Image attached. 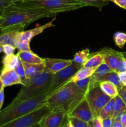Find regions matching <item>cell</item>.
<instances>
[{
    "instance_id": "obj_1",
    "label": "cell",
    "mask_w": 126,
    "mask_h": 127,
    "mask_svg": "<svg viewBox=\"0 0 126 127\" xmlns=\"http://www.w3.org/2000/svg\"><path fill=\"white\" fill-rule=\"evenodd\" d=\"M56 14L41 7L21 4L16 1L7 7L0 17V32H22L35 21L55 17Z\"/></svg>"
},
{
    "instance_id": "obj_2",
    "label": "cell",
    "mask_w": 126,
    "mask_h": 127,
    "mask_svg": "<svg viewBox=\"0 0 126 127\" xmlns=\"http://www.w3.org/2000/svg\"><path fill=\"white\" fill-rule=\"evenodd\" d=\"M86 92L82 90L74 82H67L51 93L46 100V105L50 109L62 106L68 114L85 97Z\"/></svg>"
},
{
    "instance_id": "obj_3",
    "label": "cell",
    "mask_w": 126,
    "mask_h": 127,
    "mask_svg": "<svg viewBox=\"0 0 126 127\" xmlns=\"http://www.w3.org/2000/svg\"><path fill=\"white\" fill-rule=\"evenodd\" d=\"M49 94L46 92L15 105H9L0 112V126L46 105V100Z\"/></svg>"
},
{
    "instance_id": "obj_4",
    "label": "cell",
    "mask_w": 126,
    "mask_h": 127,
    "mask_svg": "<svg viewBox=\"0 0 126 127\" xmlns=\"http://www.w3.org/2000/svg\"><path fill=\"white\" fill-rule=\"evenodd\" d=\"M52 78L53 74L44 71L39 75L30 79L27 85L22 86L17 95L9 105H15L20 102L48 92L51 83Z\"/></svg>"
},
{
    "instance_id": "obj_5",
    "label": "cell",
    "mask_w": 126,
    "mask_h": 127,
    "mask_svg": "<svg viewBox=\"0 0 126 127\" xmlns=\"http://www.w3.org/2000/svg\"><path fill=\"white\" fill-rule=\"evenodd\" d=\"M16 2L26 6L41 7L56 14L87 6L86 4L77 0H17Z\"/></svg>"
},
{
    "instance_id": "obj_6",
    "label": "cell",
    "mask_w": 126,
    "mask_h": 127,
    "mask_svg": "<svg viewBox=\"0 0 126 127\" xmlns=\"http://www.w3.org/2000/svg\"><path fill=\"white\" fill-rule=\"evenodd\" d=\"M50 110L46 105H44L29 114L1 125L0 127H34L38 125L42 118Z\"/></svg>"
},
{
    "instance_id": "obj_7",
    "label": "cell",
    "mask_w": 126,
    "mask_h": 127,
    "mask_svg": "<svg viewBox=\"0 0 126 127\" xmlns=\"http://www.w3.org/2000/svg\"><path fill=\"white\" fill-rule=\"evenodd\" d=\"M85 98L90 105L94 118L100 117L102 109L112 99L101 90L99 84L88 91Z\"/></svg>"
},
{
    "instance_id": "obj_8",
    "label": "cell",
    "mask_w": 126,
    "mask_h": 127,
    "mask_svg": "<svg viewBox=\"0 0 126 127\" xmlns=\"http://www.w3.org/2000/svg\"><path fill=\"white\" fill-rule=\"evenodd\" d=\"M82 67H83V65L72 62L70 65L57 72L55 74H53L51 83L48 91V93H52L66 83L70 81Z\"/></svg>"
},
{
    "instance_id": "obj_9",
    "label": "cell",
    "mask_w": 126,
    "mask_h": 127,
    "mask_svg": "<svg viewBox=\"0 0 126 127\" xmlns=\"http://www.w3.org/2000/svg\"><path fill=\"white\" fill-rule=\"evenodd\" d=\"M67 114L63 107L58 106L51 109L42 119L39 127H64L68 122Z\"/></svg>"
},
{
    "instance_id": "obj_10",
    "label": "cell",
    "mask_w": 126,
    "mask_h": 127,
    "mask_svg": "<svg viewBox=\"0 0 126 127\" xmlns=\"http://www.w3.org/2000/svg\"><path fill=\"white\" fill-rule=\"evenodd\" d=\"M69 117H75L89 123L94 119L92 111L85 97L68 114Z\"/></svg>"
},
{
    "instance_id": "obj_11",
    "label": "cell",
    "mask_w": 126,
    "mask_h": 127,
    "mask_svg": "<svg viewBox=\"0 0 126 127\" xmlns=\"http://www.w3.org/2000/svg\"><path fill=\"white\" fill-rule=\"evenodd\" d=\"M100 52L103 56L105 63L112 71L117 72L119 62L121 58L124 57L122 52H118L109 48H103Z\"/></svg>"
},
{
    "instance_id": "obj_12",
    "label": "cell",
    "mask_w": 126,
    "mask_h": 127,
    "mask_svg": "<svg viewBox=\"0 0 126 127\" xmlns=\"http://www.w3.org/2000/svg\"><path fill=\"white\" fill-rule=\"evenodd\" d=\"M56 19V16L54 17L53 19L49 22H47L45 24L43 25V26H39L35 29H32L28 30V31H22V32H18L16 36V38H17V42H22V41H25V42H30L31 40L35 36L38 35L40 34L41 33L43 32L46 29L49 28L51 27H53L54 25L53 24V22Z\"/></svg>"
},
{
    "instance_id": "obj_13",
    "label": "cell",
    "mask_w": 126,
    "mask_h": 127,
    "mask_svg": "<svg viewBox=\"0 0 126 127\" xmlns=\"http://www.w3.org/2000/svg\"><path fill=\"white\" fill-rule=\"evenodd\" d=\"M72 60H63L57 58H44V71L51 74H55L72 63Z\"/></svg>"
},
{
    "instance_id": "obj_14",
    "label": "cell",
    "mask_w": 126,
    "mask_h": 127,
    "mask_svg": "<svg viewBox=\"0 0 126 127\" xmlns=\"http://www.w3.org/2000/svg\"><path fill=\"white\" fill-rule=\"evenodd\" d=\"M0 81L4 88L16 84H22L21 79L14 69H8L2 68L0 73Z\"/></svg>"
},
{
    "instance_id": "obj_15",
    "label": "cell",
    "mask_w": 126,
    "mask_h": 127,
    "mask_svg": "<svg viewBox=\"0 0 126 127\" xmlns=\"http://www.w3.org/2000/svg\"><path fill=\"white\" fill-rule=\"evenodd\" d=\"M26 78L28 80L39 75L44 71V63L40 64H30V63L22 62Z\"/></svg>"
},
{
    "instance_id": "obj_16",
    "label": "cell",
    "mask_w": 126,
    "mask_h": 127,
    "mask_svg": "<svg viewBox=\"0 0 126 127\" xmlns=\"http://www.w3.org/2000/svg\"><path fill=\"white\" fill-rule=\"evenodd\" d=\"M17 55L22 62L30 64L44 63V58H41L32 51H19Z\"/></svg>"
},
{
    "instance_id": "obj_17",
    "label": "cell",
    "mask_w": 126,
    "mask_h": 127,
    "mask_svg": "<svg viewBox=\"0 0 126 127\" xmlns=\"http://www.w3.org/2000/svg\"><path fill=\"white\" fill-rule=\"evenodd\" d=\"M104 62L105 61H104L103 56L102 55V54L100 53V52H96V53H93L90 55L87 61L83 66L96 69Z\"/></svg>"
},
{
    "instance_id": "obj_18",
    "label": "cell",
    "mask_w": 126,
    "mask_h": 127,
    "mask_svg": "<svg viewBox=\"0 0 126 127\" xmlns=\"http://www.w3.org/2000/svg\"><path fill=\"white\" fill-rule=\"evenodd\" d=\"M18 32L16 31H10V32H1L0 33V45H11L16 47L17 43V36Z\"/></svg>"
},
{
    "instance_id": "obj_19",
    "label": "cell",
    "mask_w": 126,
    "mask_h": 127,
    "mask_svg": "<svg viewBox=\"0 0 126 127\" xmlns=\"http://www.w3.org/2000/svg\"><path fill=\"white\" fill-rule=\"evenodd\" d=\"M21 61L17 55H6L2 59V68L8 69H15Z\"/></svg>"
},
{
    "instance_id": "obj_20",
    "label": "cell",
    "mask_w": 126,
    "mask_h": 127,
    "mask_svg": "<svg viewBox=\"0 0 126 127\" xmlns=\"http://www.w3.org/2000/svg\"><path fill=\"white\" fill-rule=\"evenodd\" d=\"M101 81L109 82V83L114 84L118 90H119L124 86L122 83H121V80H120L118 73L116 71L109 72V73L106 74L101 78L100 82Z\"/></svg>"
},
{
    "instance_id": "obj_21",
    "label": "cell",
    "mask_w": 126,
    "mask_h": 127,
    "mask_svg": "<svg viewBox=\"0 0 126 127\" xmlns=\"http://www.w3.org/2000/svg\"><path fill=\"white\" fill-rule=\"evenodd\" d=\"M100 88L101 90L108 96L111 97H115L116 95H118L119 90L116 88L114 84L107 81H101L100 82Z\"/></svg>"
},
{
    "instance_id": "obj_22",
    "label": "cell",
    "mask_w": 126,
    "mask_h": 127,
    "mask_svg": "<svg viewBox=\"0 0 126 127\" xmlns=\"http://www.w3.org/2000/svg\"><path fill=\"white\" fill-rule=\"evenodd\" d=\"M114 71H112L106 63L104 62L103 63L101 64L100 66L96 68V69L95 70L94 74L91 76V78H92L93 81L95 83H100V79L102 78L103 76H105V74H107V73H109V72Z\"/></svg>"
},
{
    "instance_id": "obj_23",
    "label": "cell",
    "mask_w": 126,
    "mask_h": 127,
    "mask_svg": "<svg viewBox=\"0 0 126 127\" xmlns=\"http://www.w3.org/2000/svg\"><path fill=\"white\" fill-rule=\"evenodd\" d=\"M96 69L94 68H89L86 67H82L79 71L76 73V74L73 76L71 79V81L75 82L76 81L80 80V79H84L85 78H87L88 77L91 76L95 73V70Z\"/></svg>"
},
{
    "instance_id": "obj_24",
    "label": "cell",
    "mask_w": 126,
    "mask_h": 127,
    "mask_svg": "<svg viewBox=\"0 0 126 127\" xmlns=\"http://www.w3.org/2000/svg\"><path fill=\"white\" fill-rule=\"evenodd\" d=\"M74 83L76 84L79 88H80L82 90L87 93L88 91L90 90L91 88H94L96 86L98 85L100 83H95L93 81L91 76L88 77L84 79H80L75 81Z\"/></svg>"
},
{
    "instance_id": "obj_25",
    "label": "cell",
    "mask_w": 126,
    "mask_h": 127,
    "mask_svg": "<svg viewBox=\"0 0 126 127\" xmlns=\"http://www.w3.org/2000/svg\"><path fill=\"white\" fill-rule=\"evenodd\" d=\"M114 97H112L107 104H106L103 109L101 110L99 117L101 119L112 118L114 111Z\"/></svg>"
},
{
    "instance_id": "obj_26",
    "label": "cell",
    "mask_w": 126,
    "mask_h": 127,
    "mask_svg": "<svg viewBox=\"0 0 126 127\" xmlns=\"http://www.w3.org/2000/svg\"><path fill=\"white\" fill-rule=\"evenodd\" d=\"M126 110V105L119 95L114 97V111L112 115V120H114L117 115L122 112Z\"/></svg>"
},
{
    "instance_id": "obj_27",
    "label": "cell",
    "mask_w": 126,
    "mask_h": 127,
    "mask_svg": "<svg viewBox=\"0 0 126 127\" xmlns=\"http://www.w3.org/2000/svg\"><path fill=\"white\" fill-rule=\"evenodd\" d=\"M90 55V50H89L88 48H86V49L77 52L74 55L72 60L73 62H75V63H79V64L84 66V64L87 61Z\"/></svg>"
},
{
    "instance_id": "obj_28",
    "label": "cell",
    "mask_w": 126,
    "mask_h": 127,
    "mask_svg": "<svg viewBox=\"0 0 126 127\" xmlns=\"http://www.w3.org/2000/svg\"><path fill=\"white\" fill-rule=\"evenodd\" d=\"M114 41L116 45L122 48L126 43V33L122 32H117L114 34Z\"/></svg>"
},
{
    "instance_id": "obj_29",
    "label": "cell",
    "mask_w": 126,
    "mask_h": 127,
    "mask_svg": "<svg viewBox=\"0 0 126 127\" xmlns=\"http://www.w3.org/2000/svg\"><path fill=\"white\" fill-rule=\"evenodd\" d=\"M15 71L16 72L17 74L18 75V76L19 77V78L21 79V82H22V86H26L28 83V81L27 79L25 76V73L24 68H23V64H22V61H20L19 64H18L17 67L16 68V69H14Z\"/></svg>"
},
{
    "instance_id": "obj_30",
    "label": "cell",
    "mask_w": 126,
    "mask_h": 127,
    "mask_svg": "<svg viewBox=\"0 0 126 127\" xmlns=\"http://www.w3.org/2000/svg\"><path fill=\"white\" fill-rule=\"evenodd\" d=\"M77 1H81L86 4L87 6H93V7H98L100 9L108 4V1L106 0H77Z\"/></svg>"
},
{
    "instance_id": "obj_31",
    "label": "cell",
    "mask_w": 126,
    "mask_h": 127,
    "mask_svg": "<svg viewBox=\"0 0 126 127\" xmlns=\"http://www.w3.org/2000/svg\"><path fill=\"white\" fill-rule=\"evenodd\" d=\"M69 120L71 122L74 127H88V123L75 117H69Z\"/></svg>"
},
{
    "instance_id": "obj_32",
    "label": "cell",
    "mask_w": 126,
    "mask_h": 127,
    "mask_svg": "<svg viewBox=\"0 0 126 127\" xmlns=\"http://www.w3.org/2000/svg\"><path fill=\"white\" fill-rule=\"evenodd\" d=\"M16 1L17 0H0V17L2 15L4 10Z\"/></svg>"
},
{
    "instance_id": "obj_33",
    "label": "cell",
    "mask_w": 126,
    "mask_h": 127,
    "mask_svg": "<svg viewBox=\"0 0 126 127\" xmlns=\"http://www.w3.org/2000/svg\"><path fill=\"white\" fill-rule=\"evenodd\" d=\"M16 48L19 50V51H28L30 52L31 48L30 46V42L22 41V42H17L16 45Z\"/></svg>"
},
{
    "instance_id": "obj_34",
    "label": "cell",
    "mask_w": 126,
    "mask_h": 127,
    "mask_svg": "<svg viewBox=\"0 0 126 127\" xmlns=\"http://www.w3.org/2000/svg\"><path fill=\"white\" fill-rule=\"evenodd\" d=\"M2 52H4L5 55H10L14 54L16 50V47L11 45H4L2 46Z\"/></svg>"
},
{
    "instance_id": "obj_35",
    "label": "cell",
    "mask_w": 126,
    "mask_h": 127,
    "mask_svg": "<svg viewBox=\"0 0 126 127\" xmlns=\"http://www.w3.org/2000/svg\"><path fill=\"white\" fill-rule=\"evenodd\" d=\"M126 71V62L125 61V58H121L119 62L117 64V73H121V72Z\"/></svg>"
},
{
    "instance_id": "obj_36",
    "label": "cell",
    "mask_w": 126,
    "mask_h": 127,
    "mask_svg": "<svg viewBox=\"0 0 126 127\" xmlns=\"http://www.w3.org/2000/svg\"><path fill=\"white\" fill-rule=\"evenodd\" d=\"M114 120H117L120 121L122 127H126V110L120 113Z\"/></svg>"
},
{
    "instance_id": "obj_37",
    "label": "cell",
    "mask_w": 126,
    "mask_h": 127,
    "mask_svg": "<svg viewBox=\"0 0 126 127\" xmlns=\"http://www.w3.org/2000/svg\"><path fill=\"white\" fill-rule=\"evenodd\" d=\"M118 95L123 100L124 102L126 105V86H123L118 91Z\"/></svg>"
},
{
    "instance_id": "obj_38",
    "label": "cell",
    "mask_w": 126,
    "mask_h": 127,
    "mask_svg": "<svg viewBox=\"0 0 126 127\" xmlns=\"http://www.w3.org/2000/svg\"><path fill=\"white\" fill-rule=\"evenodd\" d=\"M102 124L103 127H112L113 120L112 118H107L102 120Z\"/></svg>"
},
{
    "instance_id": "obj_39",
    "label": "cell",
    "mask_w": 126,
    "mask_h": 127,
    "mask_svg": "<svg viewBox=\"0 0 126 127\" xmlns=\"http://www.w3.org/2000/svg\"><path fill=\"white\" fill-rule=\"evenodd\" d=\"M93 127H103L102 124V120L100 117H95L93 120Z\"/></svg>"
},
{
    "instance_id": "obj_40",
    "label": "cell",
    "mask_w": 126,
    "mask_h": 127,
    "mask_svg": "<svg viewBox=\"0 0 126 127\" xmlns=\"http://www.w3.org/2000/svg\"><path fill=\"white\" fill-rule=\"evenodd\" d=\"M114 2L121 8L126 9V0H114Z\"/></svg>"
},
{
    "instance_id": "obj_41",
    "label": "cell",
    "mask_w": 126,
    "mask_h": 127,
    "mask_svg": "<svg viewBox=\"0 0 126 127\" xmlns=\"http://www.w3.org/2000/svg\"><path fill=\"white\" fill-rule=\"evenodd\" d=\"M120 80L124 86H126V71L118 73Z\"/></svg>"
},
{
    "instance_id": "obj_42",
    "label": "cell",
    "mask_w": 126,
    "mask_h": 127,
    "mask_svg": "<svg viewBox=\"0 0 126 127\" xmlns=\"http://www.w3.org/2000/svg\"><path fill=\"white\" fill-rule=\"evenodd\" d=\"M4 88H5L3 87L0 91V112L3 105L4 100Z\"/></svg>"
},
{
    "instance_id": "obj_43",
    "label": "cell",
    "mask_w": 126,
    "mask_h": 127,
    "mask_svg": "<svg viewBox=\"0 0 126 127\" xmlns=\"http://www.w3.org/2000/svg\"><path fill=\"white\" fill-rule=\"evenodd\" d=\"M112 127H122V125L121 123L120 122V121L117 120H114Z\"/></svg>"
},
{
    "instance_id": "obj_44",
    "label": "cell",
    "mask_w": 126,
    "mask_h": 127,
    "mask_svg": "<svg viewBox=\"0 0 126 127\" xmlns=\"http://www.w3.org/2000/svg\"><path fill=\"white\" fill-rule=\"evenodd\" d=\"M66 127H74V125H72V124L71 123V122L68 119V122L66 124Z\"/></svg>"
},
{
    "instance_id": "obj_45",
    "label": "cell",
    "mask_w": 126,
    "mask_h": 127,
    "mask_svg": "<svg viewBox=\"0 0 126 127\" xmlns=\"http://www.w3.org/2000/svg\"><path fill=\"white\" fill-rule=\"evenodd\" d=\"M88 127H93V120L88 123Z\"/></svg>"
},
{
    "instance_id": "obj_46",
    "label": "cell",
    "mask_w": 126,
    "mask_h": 127,
    "mask_svg": "<svg viewBox=\"0 0 126 127\" xmlns=\"http://www.w3.org/2000/svg\"><path fill=\"white\" fill-rule=\"evenodd\" d=\"M3 86H2V83H1V81H0V91H1V89H2V88H3Z\"/></svg>"
},
{
    "instance_id": "obj_47",
    "label": "cell",
    "mask_w": 126,
    "mask_h": 127,
    "mask_svg": "<svg viewBox=\"0 0 126 127\" xmlns=\"http://www.w3.org/2000/svg\"><path fill=\"white\" fill-rule=\"evenodd\" d=\"M2 52V46L0 45V53H1Z\"/></svg>"
},
{
    "instance_id": "obj_48",
    "label": "cell",
    "mask_w": 126,
    "mask_h": 127,
    "mask_svg": "<svg viewBox=\"0 0 126 127\" xmlns=\"http://www.w3.org/2000/svg\"><path fill=\"white\" fill-rule=\"evenodd\" d=\"M122 53H123V55H124V58H126V52H122Z\"/></svg>"
},
{
    "instance_id": "obj_49",
    "label": "cell",
    "mask_w": 126,
    "mask_h": 127,
    "mask_svg": "<svg viewBox=\"0 0 126 127\" xmlns=\"http://www.w3.org/2000/svg\"><path fill=\"white\" fill-rule=\"evenodd\" d=\"M106 1H111V2H114V0H106Z\"/></svg>"
},
{
    "instance_id": "obj_50",
    "label": "cell",
    "mask_w": 126,
    "mask_h": 127,
    "mask_svg": "<svg viewBox=\"0 0 126 127\" xmlns=\"http://www.w3.org/2000/svg\"><path fill=\"white\" fill-rule=\"evenodd\" d=\"M66 127V125H65V127Z\"/></svg>"
},
{
    "instance_id": "obj_51",
    "label": "cell",
    "mask_w": 126,
    "mask_h": 127,
    "mask_svg": "<svg viewBox=\"0 0 126 127\" xmlns=\"http://www.w3.org/2000/svg\"></svg>"
}]
</instances>
